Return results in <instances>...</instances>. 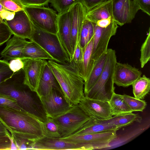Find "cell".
I'll use <instances>...</instances> for the list:
<instances>
[{
	"instance_id": "obj_14",
	"label": "cell",
	"mask_w": 150,
	"mask_h": 150,
	"mask_svg": "<svg viewBox=\"0 0 150 150\" xmlns=\"http://www.w3.org/2000/svg\"><path fill=\"white\" fill-rule=\"evenodd\" d=\"M71 9L58 15L57 33L59 39L70 61L73 55L71 38Z\"/></svg>"
},
{
	"instance_id": "obj_8",
	"label": "cell",
	"mask_w": 150,
	"mask_h": 150,
	"mask_svg": "<svg viewBox=\"0 0 150 150\" xmlns=\"http://www.w3.org/2000/svg\"><path fill=\"white\" fill-rule=\"evenodd\" d=\"M116 134V131H110L61 138L81 143L82 150L105 149Z\"/></svg>"
},
{
	"instance_id": "obj_3",
	"label": "cell",
	"mask_w": 150,
	"mask_h": 150,
	"mask_svg": "<svg viewBox=\"0 0 150 150\" xmlns=\"http://www.w3.org/2000/svg\"><path fill=\"white\" fill-rule=\"evenodd\" d=\"M64 97L70 106L78 104L84 97V81L77 70L69 63H60L48 60Z\"/></svg>"
},
{
	"instance_id": "obj_43",
	"label": "cell",
	"mask_w": 150,
	"mask_h": 150,
	"mask_svg": "<svg viewBox=\"0 0 150 150\" xmlns=\"http://www.w3.org/2000/svg\"><path fill=\"white\" fill-rule=\"evenodd\" d=\"M9 63L10 69L14 73L23 69V62L20 58L12 59Z\"/></svg>"
},
{
	"instance_id": "obj_34",
	"label": "cell",
	"mask_w": 150,
	"mask_h": 150,
	"mask_svg": "<svg viewBox=\"0 0 150 150\" xmlns=\"http://www.w3.org/2000/svg\"><path fill=\"white\" fill-rule=\"evenodd\" d=\"M141 55L140 61L141 67L143 68L150 59V29L144 42L142 44L140 50Z\"/></svg>"
},
{
	"instance_id": "obj_39",
	"label": "cell",
	"mask_w": 150,
	"mask_h": 150,
	"mask_svg": "<svg viewBox=\"0 0 150 150\" xmlns=\"http://www.w3.org/2000/svg\"><path fill=\"white\" fill-rule=\"evenodd\" d=\"M12 35L9 28L0 16V46L7 42Z\"/></svg>"
},
{
	"instance_id": "obj_42",
	"label": "cell",
	"mask_w": 150,
	"mask_h": 150,
	"mask_svg": "<svg viewBox=\"0 0 150 150\" xmlns=\"http://www.w3.org/2000/svg\"><path fill=\"white\" fill-rule=\"evenodd\" d=\"M109 0H79L84 6L87 11L95 6Z\"/></svg>"
},
{
	"instance_id": "obj_40",
	"label": "cell",
	"mask_w": 150,
	"mask_h": 150,
	"mask_svg": "<svg viewBox=\"0 0 150 150\" xmlns=\"http://www.w3.org/2000/svg\"><path fill=\"white\" fill-rule=\"evenodd\" d=\"M25 6H45L49 3L50 0H19Z\"/></svg>"
},
{
	"instance_id": "obj_24",
	"label": "cell",
	"mask_w": 150,
	"mask_h": 150,
	"mask_svg": "<svg viewBox=\"0 0 150 150\" xmlns=\"http://www.w3.org/2000/svg\"><path fill=\"white\" fill-rule=\"evenodd\" d=\"M110 18L113 19L112 0H108L87 11L86 16L87 19L95 23L99 20Z\"/></svg>"
},
{
	"instance_id": "obj_29",
	"label": "cell",
	"mask_w": 150,
	"mask_h": 150,
	"mask_svg": "<svg viewBox=\"0 0 150 150\" xmlns=\"http://www.w3.org/2000/svg\"><path fill=\"white\" fill-rule=\"evenodd\" d=\"M132 86L134 97L143 100L149 92L150 79L144 75L136 81Z\"/></svg>"
},
{
	"instance_id": "obj_2",
	"label": "cell",
	"mask_w": 150,
	"mask_h": 150,
	"mask_svg": "<svg viewBox=\"0 0 150 150\" xmlns=\"http://www.w3.org/2000/svg\"><path fill=\"white\" fill-rule=\"evenodd\" d=\"M24 81V73L22 69L0 83V93L12 97L23 110L43 122L46 116L42 105L38 102L34 94L35 92L31 90Z\"/></svg>"
},
{
	"instance_id": "obj_9",
	"label": "cell",
	"mask_w": 150,
	"mask_h": 150,
	"mask_svg": "<svg viewBox=\"0 0 150 150\" xmlns=\"http://www.w3.org/2000/svg\"><path fill=\"white\" fill-rule=\"evenodd\" d=\"M113 20L120 26L131 23L140 8L134 0H112Z\"/></svg>"
},
{
	"instance_id": "obj_17",
	"label": "cell",
	"mask_w": 150,
	"mask_h": 150,
	"mask_svg": "<svg viewBox=\"0 0 150 150\" xmlns=\"http://www.w3.org/2000/svg\"><path fill=\"white\" fill-rule=\"evenodd\" d=\"M71 45L73 54L77 43L79 41L81 29L86 18L87 11L83 5L78 2L71 8Z\"/></svg>"
},
{
	"instance_id": "obj_32",
	"label": "cell",
	"mask_w": 150,
	"mask_h": 150,
	"mask_svg": "<svg viewBox=\"0 0 150 150\" xmlns=\"http://www.w3.org/2000/svg\"><path fill=\"white\" fill-rule=\"evenodd\" d=\"M78 2L79 0H50L49 3L59 15L69 10Z\"/></svg>"
},
{
	"instance_id": "obj_44",
	"label": "cell",
	"mask_w": 150,
	"mask_h": 150,
	"mask_svg": "<svg viewBox=\"0 0 150 150\" xmlns=\"http://www.w3.org/2000/svg\"><path fill=\"white\" fill-rule=\"evenodd\" d=\"M142 11L150 16V0H134Z\"/></svg>"
},
{
	"instance_id": "obj_47",
	"label": "cell",
	"mask_w": 150,
	"mask_h": 150,
	"mask_svg": "<svg viewBox=\"0 0 150 150\" xmlns=\"http://www.w3.org/2000/svg\"><path fill=\"white\" fill-rule=\"evenodd\" d=\"M0 134L8 135L11 137V135L7 129L6 126L0 120Z\"/></svg>"
},
{
	"instance_id": "obj_5",
	"label": "cell",
	"mask_w": 150,
	"mask_h": 150,
	"mask_svg": "<svg viewBox=\"0 0 150 150\" xmlns=\"http://www.w3.org/2000/svg\"><path fill=\"white\" fill-rule=\"evenodd\" d=\"M32 26V32L30 40L33 41L40 46L55 62L62 64L70 63L69 56L57 34L42 30L33 23Z\"/></svg>"
},
{
	"instance_id": "obj_12",
	"label": "cell",
	"mask_w": 150,
	"mask_h": 150,
	"mask_svg": "<svg viewBox=\"0 0 150 150\" xmlns=\"http://www.w3.org/2000/svg\"><path fill=\"white\" fill-rule=\"evenodd\" d=\"M78 105L90 118L102 120L108 119L113 116L107 101L90 98L84 96Z\"/></svg>"
},
{
	"instance_id": "obj_25",
	"label": "cell",
	"mask_w": 150,
	"mask_h": 150,
	"mask_svg": "<svg viewBox=\"0 0 150 150\" xmlns=\"http://www.w3.org/2000/svg\"><path fill=\"white\" fill-rule=\"evenodd\" d=\"M23 59H40L53 60V58L44 49L32 40L28 41L23 51Z\"/></svg>"
},
{
	"instance_id": "obj_48",
	"label": "cell",
	"mask_w": 150,
	"mask_h": 150,
	"mask_svg": "<svg viewBox=\"0 0 150 150\" xmlns=\"http://www.w3.org/2000/svg\"><path fill=\"white\" fill-rule=\"evenodd\" d=\"M6 9L0 3V12Z\"/></svg>"
},
{
	"instance_id": "obj_18",
	"label": "cell",
	"mask_w": 150,
	"mask_h": 150,
	"mask_svg": "<svg viewBox=\"0 0 150 150\" xmlns=\"http://www.w3.org/2000/svg\"><path fill=\"white\" fill-rule=\"evenodd\" d=\"M28 41L25 39L13 35L7 41L5 47L1 53V56L7 61L17 58L23 59V51Z\"/></svg>"
},
{
	"instance_id": "obj_37",
	"label": "cell",
	"mask_w": 150,
	"mask_h": 150,
	"mask_svg": "<svg viewBox=\"0 0 150 150\" xmlns=\"http://www.w3.org/2000/svg\"><path fill=\"white\" fill-rule=\"evenodd\" d=\"M0 3L6 9L12 11L24 10V6L19 0H0Z\"/></svg>"
},
{
	"instance_id": "obj_27",
	"label": "cell",
	"mask_w": 150,
	"mask_h": 150,
	"mask_svg": "<svg viewBox=\"0 0 150 150\" xmlns=\"http://www.w3.org/2000/svg\"><path fill=\"white\" fill-rule=\"evenodd\" d=\"M141 120L140 117L132 112L115 115L108 119L100 120L103 123L116 126L120 129L129 125L134 122H140Z\"/></svg>"
},
{
	"instance_id": "obj_46",
	"label": "cell",
	"mask_w": 150,
	"mask_h": 150,
	"mask_svg": "<svg viewBox=\"0 0 150 150\" xmlns=\"http://www.w3.org/2000/svg\"><path fill=\"white\" fill-rule=\"evenodd\" d=\"M113 21L112 18H110L99 20L95 24L100 27L105 28L109 26Z\"/></svg>"
},
{
	"instance_id": "obj_22",
	"label": "cell",
	"mask_w": 150,
	"mask_h": 150,
	"mask_svg": "<svg viewBox=\"0 0 150 150\" xmlns=\"http://www.w3.org/2000/svg\"><path fill=\"white\" fill-rule=\"evenodd\" d=\"M120 129L116 126L103 123L100 120L90 118L80 128L70 136L96 134L110 131L117 132Z\"/></svg>"
},
{
	"instance_id": "obj_23",
	"label": "cell",
	"mask_w": 150,
	"mask_h": 150,
	"mask_svg": "<svg viewBox=\"0 0 150 150\" xmlns=\"http://www.w3.org/2000/svg\"><path fill=\"white\" fill-rule=\"evenodd\" d=\"M93 44V36L83 50L82 62L77 70L84 81L88 78L95 64L92 58Z\"/></svg>"
},
{
	"instance_id": "obj_6",
	"label": "cell",
	"mask_w": 150,
	"mask_h": 150,
	"mask_svg": "<svg viewBox=\"0 0 150 150\" xmlns=\"http://www.w3.org/2000/svg\"><path fill=\"white\" fill-rule=\"evenodd\" d=\"M90 118L77 104L53 119L58 127L61 138H64L78 130Z\"/></svg>"
},
{
	"instance_id": "obj_11",
	"label": "cell",
	"mask_w": 150,
	"mask_h": 150,
	"mask_svg": "<svg viewBox=\"0 0 150 150\" xmlns=\"http://www.w3.org/2000/svg\"><path fill=\"white\" fill-rule=\"evenodd\" d=\"M24 75V83L31 91L36 92L47 61L40 59H22Z\"/></svg>"
},
{
	"instance_id": "obj_35",
	"label": "cell",
	"mask_w": 150,
	"mask_h": 150,
	"mask_svg": "<svg viewBox=\"0 0 150 150\" xmlns=\"http://www.w3.org/2000/svg\"><path fill=\"white\" fill-rule=\"evenodd\" d=\"M83 55V50L80 46L79 42L76 45L72 57L69 63L77 70L82 62Z\"/></svg>"
},
{
	"instance_id": "obj_36",
	"label": "cell",
	"mask_w": 150,
	"mask_h": 150,
	"mask_svg": "<svg viewBox=\"0 0 150 150\" xmlns=\"http://www.w3.org/2000/svg\"><path fill=\"white\" fill-rule=\"evenodd\" d=\"M14 73L10 69L8 62L0 59V83L11 77Z\"/></svg>"
},
{
	"instance_id": "obj_38",
	"label": "cell",
	"mask_w": 150,
	"mask_h": 150,
	"mask_svg": "<svg viewBox=\"0 0 150 150\" xmlns=\"http://www.w3.org/2000/svg\"><path fill=\"white\" fill-rule=\"evenodd\" d=\"M0 106L10 107L24 111L18 105L15 99L8 95L1 93H0Z\"/></svg>"
},
{
	"instance_id": "obj_19",
	"label": "cell",
	"mask_w": 150,
	"mask_h": 150,
	"mask_svg": "<svg viewBox=\"0 0 150 150\" xmlns=\"http://www.w3.org/2000/svg\"><path fill=\"white\" fill-rule=\"evenodd\" d=\"M53 89L62 93L59 85L47 63L35 93L39 98L48 95Z\"/></svg>"
},
{
	"instance_id": "obj_45",
	"label": "cell",
	"mask_w": 150,
	"mask_h": 150,
	"mask_svg": "<svg viewBox=\"0 0 150 150\" xmlns=\"http://www.w3.org/2000/svg\"><path fill=\"white\" fill-rule=\"evenodd\" d=\"M15 13V12L6 9L0 12V16L4 20H11L13 18Z\"/></svg>"
},
{
	"instance_id": "obj_33",
	"label": "cell",
	"mask_w": 150,
	"mask_h": 150,
	"mask_svg": "<svg viewBox=\"0 0 150 150\" xmlns=\"http://www.w3.org/2000/svg\"><path fill=\"white\" fill-rule=\"evenodd\" d=\"M121 96L128 106L132 111H143L146 108V103L145 101L124 94Z\"/></svg>"
},
{
	"instance_id": "obj_16",
	"label": "cell",
	"mask_w": 150,
	"mask_h": 150,
	"mask_svg": "<svg viewBox=\"0 0 150 150\" xmlns=\"http://www.w3.org/2000/svg\"><path fill=\"white\" fill-rule=\"evenodd\" d=\"M32 149L82 150L81 143L61 138L45 137L33 142Z\"/></svg>"
},
{
	"instance_id": "obj_4",
	"label": "cell",
	"mask_w": 150,
	"mask_h": 150,
	"mask_svg": "<svg viewBox=\"0 0 150 150\" xmlns=\"http://www.w3.org/2000/svg\"><path fill=\"white\" fill-rule=\"evenodd\" d=\"M117 62L115 51L108 49L103 72L91 89L84 95L90 98L108 102L115 92L114 72Z\"/></svg>"
},
{
	"instance_id": "obj_28",
	"label": "cell",
	"mask_w": 150,
	"mask_h": 150,
	"mask_svg": "<svg viewBox=\"0 0 150 150\" xmlns=\"http://www.w3.org/2000/svg\"><path fill=\"white\" fill-rule=\"evenodd\" d=\"M112 116L132 112L121 95L113 93L108 101Z\"/></svg>"
},
{
	"instance_id": "obj_41",
	"label": "cell",
	"mask_w": 150,
	"mask_h": 150,
	"mask_svg": "<svg viewBox=\"0 0 150 150\" xmlns=\"http://www.w3.org/2000/svg\"><path fill=\"white\" fill-rule=\"evenodd\" d=\"M12 144L11 137L0 134V150H11Z\"/></svg>"
},
{
	"instance_id": "obj_26",
	"label": "cell",
	"mask_w": 150,
	"mask_h": 150,
	"mask_svg": "<svg viewBox=\"0 0 150 150\" xmlns=\"http://www.w3.org/2000/svg\"><path fill=\"white\" fill-rule=\"evenodd\" d=\"M106 53L103 55L95 62L93 68L86 80L84 81V93H87L98 81L103 70Z\"/></svg>"
},
{
	"instance_id": "obj_31",
	"label": "cell",
	"mask_w": 150,
	"mask_h": 150,
	"mask_svg": "<svg viewBox=\"0 0 150 150\" xmlns=\"http://www.w3.org/2000/svg\"><path fill=\"white\" fill-rule=\"evenodd\" d=\"M45 137L51 138L62 137L58 127L52 118L46 117L43 122Z\"/></svg>"
},
{
	"instance_id": "obj_30",
	"label": "cell",
	"mask_w": 150,
	"mask_h": 150,
	"mask_svg": "<svg viewBox=\"0 0 150 150\" xmlns=\"http://www.w3.org/2000/svg\"><path fill=\"white\" fill-rule=\"evenodd\" d=\"M95 23L86 18L81 29L79 39V44L83 50L93 37Z\"/></svg>"
},
{
	"instance_id": "obj_13",
	"label": "cell",
	"mask_w": 150,
	"mask_h": 150,
	"mask_svg": "<svg viewBox=\"0 0 150 150\" xmlns=\"http://www.w3.org/2000/svg\"><path fill=\"white\" fill-rule=\"evenodd\" d=\"M4 20L13 35L30 40L32 23L24 10L15 12L12 19Z\"/></svg>"
},
{
	"instance_id": "obj_10",
	"label": "cell",
	"mask_w": 150,
	"mask_h": 150,
	"mask_svg": "<svg viewBox=\"0 0 150 150\" xmlns=\"http://www.w3.org/2000/svg\"><path fill=\"white\" fill-rule=\"evenodd\" d=\"M39 98L46 117L54 118L65 112L71 107L62 94L55 89L48 95Z\"/></svg>"
},
{
	"instance_id": "obj_21",
	"label": "cell",
	"mask_w": 150,
	"mask_h": 150,
	"mask_svg": "<svg viewBox=\"0 0 150 150\" xmlns=\"http://www.w3.org/2000/svg\"><path fill=\"white\" fill-rule=\"evenodd\" d=\"M149 120L144 122L129 132L119 135L116 134L110 141L105 150L113 149L126 144L145 131L149 127Z\"/></svg>"
},
{
	"instance_id": "obj_1",
	"label": "cell",
	"mask_w": 150,
	"mask_h": 150,
	"mask_svg": "<svg viewBox=\"0 0 150 150\" xmlns=\"http://www.w3.org/2000/svg\"><path fill=\"white\" fill-rule=\"evenodd\" d=\"M0 120L11 135L33 142L45 137L43 122L26 112L0 106Z\"/></svg>"
},
{
	"instance_id": "obj_20",
	"label": "cell",
	"mask_w": 150,
	"mask_h": 150,
	"mask_svg": "<svg viewBox=\"0 0 150 150\" xmlns=\"http://www.w3.org/2000/svg\"><path fill=\"white\" fill-rule=\"evenodd\" d=\"M118 27V25L113 21L107 27L103 28L96 48L92 52V58L95 62L106 53L110 40L115 35Z\"/></svg>"
},
{
	"instance_id": "obj_15",
	"label": "cell",
	"mask_w": 150,
	"mask_h": 150,
	"mask_svg": "<svg viewBox=\"0 0 150 150\" xmlns=\"http://www.w3.org/2000/svg\"><path fill=\"white\" fill-rule=\"evenodd\" d=\"M142 72L127 63L116 62L114 69V83L118 86L127 87L141 77Z\"/></svg>"
},
{
	"instance_id": "obj_7",
	"label": "cell",
	"mask_w": 150,
	"mask_h": 150,
	"mask_svg": "<svg viewBox=\"0 0 150 150\" xmlns=\"http://www.w3.org/2000/svg\"><path fill=\"white\" fill-rule=\"evenodd\" d=\"M32 22L47 31L57 34L58 14L54 9L45 6H24Z\"/></svg>"
}]
</instances>
